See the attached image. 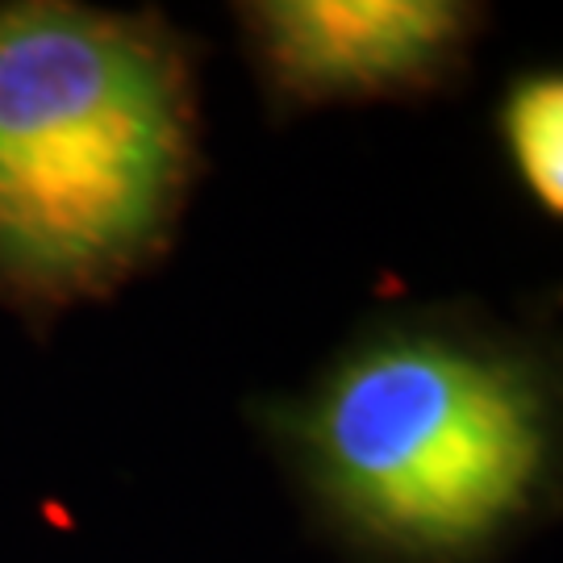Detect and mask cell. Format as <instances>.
<instances>
[{"instance_id": "obj_1", "label": "cell", "mask_w": 563, "mask_h": 563, "mask_svg": "<svg viewBox=\"0 0 563 563\" xmlns=\"http://www.w3.org/2000/svg\"><path fill=\"white\" fill-rule=\"evenodd\" d=\"M342 563H505L560 514L563 372L547 318L380 309L297 388L246 405Z\"/></svg>"}, {"instance_id": "obj_2", "label": "cell", "mask_w": 563, "mask_h": 563, "mask_svg": "<svg viewBox=\"0 0 563 563\" xmlns=\"http://www.w3.org/2000/svg\"><path fill=\"white\" fill-rule=\"evenodd\" d=\"M201 59L155 4L0 0V309L38 342L172 255L209 172Z\"/></svg>"}, {"instance_id": "obj_3", "label": "cell", "mask_w": 563, "mask_h": 563, "mask_svg": "<svg viewBox=\"0 0 563 563\" xmlns=\"http://www.w3.org/2000/svg\"><path fill=\"white\" fill-rule=\"evenodd\" d=\"M230 13L276 125L334 104L451 97L493 21L476 0H239Z\"/></svg>"}, {"instance_id": "obj_4", "label": "cell", "mask_w": 563, "mask_h": 563, "mask_svg": "<svg viewBox=\"0 0 563 563\" xmlns=\"http://www.w3.org/2000/svg\"><path fill=\"white\" fill-rule=\"evenodd\" d=\"M493 130L514 184L530 205L560 222L563 213V76L555 63L509 76L493 109Z\"/></svg>"}]
</instances>
